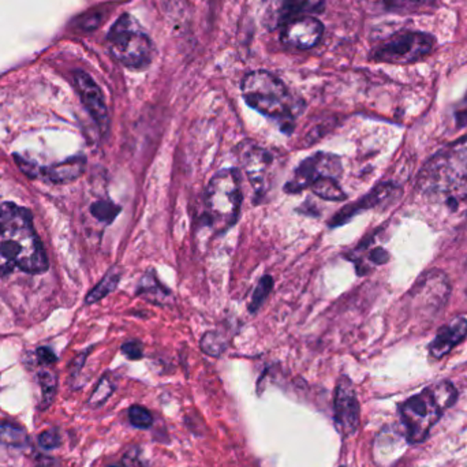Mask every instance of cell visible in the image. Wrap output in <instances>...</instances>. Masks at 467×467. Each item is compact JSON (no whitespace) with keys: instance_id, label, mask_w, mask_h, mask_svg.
Listing matches in <instances>:
<instances>
[{"instance_id":"obj_2","label":"cell","mask_w":467,"mask_h":467,"mask_svg":"<svg viewBox=\"0 0 467 467\" xmlns=\"http://www.w3.org/2000/svg\"><path fill=\"white\" fill-rule=\"evenodd\" d=\"M420 191L457 207L467 199V136L439 150L422 169Z\"/></svg>"},{"instance_id":"obj_23","label":"cell","mask_w":467,"mask_h":467,"mask_svg":"<svg viewBox=\"0 0 467 467\" xmlns=\"http://www.w3.org/2000/svg\"><path fill=\"white\" fill-rule=\"evenodd\" d=\"M272 288H274V279L269 275H265V276L261 277L258 285H255L254 293L252 296V301L249 304V312L255 313L258 312L261 306H263L264 302L268 298L269 294H271Z\"/></svg>"},{"instance_id":"obj_9","label":"cell","mask_w":467,"mask_h":467,"mask_svg":"<svg viewBox=\"0 0 467 467\" xmlns=\"http://www.w3.org/2000/svg\"><path fill=\"white\" fill-rule=\"evenodd\" d=\"M236 155L253 191L257 197L264 196L268 189L269 171L274 163V156L265 148L253 141L241 142L236 148Z\"/></svg>"},{"instance_id":"obj_24","label":"cell","mask_w":467,"mask_h":467,"mask_svg":"<svg viewBox=\"0 0 467 467\" xmlns=\"http://www.w3.org/2000/svg\"><path fill=\"white\" fill-rule=\"evenodd\" d=\"M90 213L99 222L109 224L119 215L120 207L112 202H109V200H100V202H96L95 204H92Z\"/></svg>"},{"instance_id":"obj_30","label":"cell","mask_w":467,"mask_h":467,"mask_svg":"<svg viewBox=\"0 0 467 467\" xmlns=\"http://www.w3.org/2000/svg\"><path fill=\"white\" fill-rule=\"evenodd\" d=\"M394 7H420V5H428L435 0H389Z\"/></svg>"},{"instance_id":"obj_19","label":"cell","mask_w":467,"mask_h":467,"mask_svg":"<svg viewBox=\"0 0 467 467\" xmlns=\"http://www.w3.org/2000/svg\"><path fill=\"white\" fill-rule=\"evenodd\" d=\"M29 438L26 431L14 422H0V444L14 449H22L26 446Z\"/></svg>"},{"instance_id":"obj_18","label":"cell","mask_w":467,"mask_h":467,"mask_svg":"<svg viewBox=\"0 0 467 467\" xmlns=\"http://www.w3.org/2000/svg\"><path fill=\"white\" fill-rule=\"evenodd\" d=\"M120 276H122V271H120L118 266H112V268L107 272L106 276L100 280V283L88 294L85 302H87V304H95V302L100 301L104 296H109V293H112V291L117 288Z\"/></svg>"},{"instance_id":"obj_17","label":"cell","mask_w":467,"mask_h":467,"mask_svg":"<svg viewBox=\"0 0 467 467\" xmlns=\"http://www.w3.org/2000/svg\"><path fill=\"white\" fill-rule=\"evenodd\" d=\"M323 5L324 0H285L282 7H280L277 19L287 24L291 19H294V16H304V14L307 11H320Z\"/></svg>"},{"instance_id":"obj_31","label":"cell","mask_w":467,"mask_h":467,"mask_svg":"<svg viewBox=\"0 0 467 467\" xmlns=\"http://www.w3.org/2000/svg\"><path fill=\"white\" fill-rule=\"evenodd\" d=\"M369 258L370 261H373L375 264H384L389 261V253L381 249V247H378V249H373L372 252L369 253Z\"/></svg>"},{"instance_id":"obj_7","label":"cell","mask_w":467,"mask_h":467,"mask_svg":"<svg viewBox=\"0 0 467 467\" xmlns=\"http://www.w3.org/2000/svg\"><path fill=\"white\" fill-rule=\"evenodd\" d=\"M435 38L422 32H400L381 43L373 51V59L379 62L408 65L422 59L432 51Z\"/></svg>"},{"instance_id":"obj_34","label":"cell","mask_w":467,"mask_h":467,"mask_svg":"<svg viewBox=\"0 0 467 467\" xmlns=\"http://www.w3.org/2000/svg\"><path fill=\"white\" fill-rule=\"evenodd\" d=\"M343 467V466H342Z\"/></svg>"},{"instance_id":"obj_32","label":"cell","mask_w":467,"mask_h":467,"mask_svg":"<svg viewBox=\"0 0 467 467\" xmlns=\"http://www.w3.org/2000/svg\"><path fill=\"white\" fill-rule=\"evenodd\" d=\"M37 356L38 359H40L44 365H51L57 361V357H55L54 353L47 348H40V350L37 351Z\"/></svg>"},{"instance_id":"obj_12","label":"cell","mask_w":467,"mask_h":467,"mask_svg":"<svg viewBox=\"0 0 467 467\" xmlns=\"http://www.w3.org/2000/svg\"><path fill=\"white\" fill-rule=\"evenodd\" d=\"M323 33L324 25L317 18L304 16L287 22L282 37L283 41L290 46L309 49L317 46Z\"/></svg>"},{"instance_id":"obj_10","label":"cell","mask_w":467,"mask_h":467,"mask_svg":"<svg viewBox=\"0 0 467 467\" xmlns=\"http://www.w3.org/2000/svg\"><path fill=\"white\" fill-rule=\"evenodd\" d=\"M335 424L343 436H353L359 425V403L356 389L348 376H342L337 381L335 394Z\"/></svg>"},{"instance_id":"obj_11","label":"cell","mask_w":467,"mask_h":467,"mask_svg":"<svg viewBox=\"0 0 467 467\" xmlns=\"http://www.w3.org/2000/svg\"><path fill=\"white\" fill-rule=\"evenodd\" d=\"M74 81H76L77 90L81 96L82 103L87 107L89 114L92 115L95 122L103 133L109 130V109H107L106 101H104L103 93L98 87L92 77L84 71H76L74 74Z\"/></svg>"},{"instance_id":"obj_3","label":"cell","mask_w":467,"mask_h":467,"mask_svg":"<svg viewBox=\"0 0 467 467\" xmlns=\"http://www.w3.org/2000/svg\"><path fill=\"white\" fill-rule=\"evenodd\" d=\"M241 88L247 106L276 120L285 134L293 133L296 126L293 99L282 79L269 71L255 70L244 77Z\"/></svg>"},{"instance_id":"obj_1","label":"cell","mask_w":467,"mask_h":467,"mask_svg":"<svg viewBox=\"0 0 467 467\" xmlns=\"http://www.w3.org/2000/svg\"><path fill=\"white\" fill-rule=\"evenodd\" d=\"M47 268L48 261L29 211L13 202L0 205V276L16 269L41 274Z\"/></svg>"},{"instance_id":"obj_8","label":"cell","mask_w":467,"mask_h":467,"mask_svg":"<svg viewBox=\"0 0 467 467\" xmlns=\"http://www.w3.org/2000/svg\"><path fill=\"white\" fill-rule=\"evenodd\" d=\"M343 166L339 156L317 152L305 159L294 172L291 181L285 185V193L296 194L310 188L321 178H337L342 175Z\"/></svg>"},{"instance_id":"obj_14","label":"cell","mask_w":467,"mask_h":467,"mask_svg":"<svg viewBox=\"0 0 467 467\" xmlns=\"http://www.w3.org/2000/svg\"><path fill=\"white\" fill-rule=\"evenodd\" d=\"M391 185H381L379 188L373 189L372 193L368 194L364 199L359 200L357 204L348 205V207L340 210L339 213L335 215V218L329 222V226L337 227L342 226L346 222L350 221L356 213H358L361 210H369V208L376 207L380 204L384 199L391 194Z\"/></svg>"},{"instance_id":"obj_5","label":"cell","mask_w":467,"mask_h":467,"mask_svg":"<svg viewBox=\"0 0 467 467\" xmlns=\"http://www.w3.org/2000/svg\"><path fill=\"white\" fill-rule=\"evenodd\" d=\"M204 219L213 232L224 233L238 221L242 205L241 175L235 169L219 171L208 183Z\"/></svg>"},{"instance_id":"obj_27","label":"cell","mask_w":467,"mask_h":467,"mask_svg":"<svg viewBox=\"0 0 467 467\" xmlns=\"http://www.w3.org/2000/svg\"><path fill=\"white\" fill-rule=\"evenodd\" d=\"M38 444L44 450H54L60 446V436L57 430H47L38 436Z\"/></svg>"},{"instance_id":"obj_15","label":"cell","mask_w":467,"mask_h":467,"mask_svg":"<svg viewBox=\"0 0 467 467\" xmlns=\"http://www.w3.org/2000/svg\"><path fill=\"white\" fill-rule=\"evenodd\" d=\"M137 296H142L145 301L150 302V304L164 305L169 301L171 293L166 285H161V280L156 276L155 271H148L140 282Z\"/></svg>"},{"instance_id":"obj_16","label":"cell","mask_w":467,"mask_h":467,"mask_svg":"<svg viewBox=\"0 0 467 467\" xmlns=\"http://www.w3.org/2000/svg\"><path fill=\"white\" fill-rule=\"evenodd\" d=\"M85 161L81 158H74L65 163L57 164L46 170V177L52 182H67L76 180L84 171Z\"/></svg>"},{"instance_id":"obj_6","label":"cell","mask_w":467,"mask_h":467,"mask_svg":"<svg viewBox=\"0 0 467 467\" xmlns=\"http://www.w3.org/2000/svg\"><path fill=\"white\" fill-rule=\"evenodd\" d=\"M107 40L111 54L126 67L144 68L152 62L155 54L152 40L130 14H123L115 22Z\"/></svg>"},{"instance_id":"obj_26","label":"cell","mask_w":467,"mask_h":467,"mask_svg":"<svg viewBox=\"0 0 467 467\" xmlns=\"http://www.w3.org/2000/svg\"><path fill=\"white\" fill-rule=\"evenodd\" d=\"M129 421L134 428L139 430H148L153 425V416L150 410L142 408V406H131L129 409Z\"/></svg>"},{"instance_id":"obj_25","label":"cell","mask_w":467,"mask_h":467,"mask_svg":"<svg viewBox=\"0 0 467 467\" xmlns=\"http://www.w3.org/2000/svg\"><path fill=\"white\" fill-rule=\"evenodd\" d=\"M114 389L115 386L111 379H109V376H104V378L99 381L98 387H96L95 392H93L88 403H89V406H92V408H100V406H103L104 403L109 400Z\"/></svg>"},{"instance_id":"obj_20","label":"cell","mask_w":467,"mask_h":467,"mask_svg":"<svg viewBox=\"0 0 467 467\" xmlns=\"http://www.w3.org/2000/svg\"><path fill=\"white\" fill-rule=\"evenodd\" d=\"M310 188H312L316 196L327 200V202H345L348 199L345 192L337 183V180H334V178H321L317 182L313 183Z\"/></svg>"},{"instance_id":"obj_28","label":"cell","mask_w":467,"mask_h":467,"mask_svg":"<svg viewBox=\"0 0 467 467\" xmlns=\"http://www.w3.org/2000/svg\"><path fill=\"white\" fill-rule=\"evenodd\" d=\"M122 353L131 361H137L144 357V346L139 340H129L122 346Z\"/></svg>"},{"instance_id":"obj_29","label":"cell","mask_w":467,"mask_h":467,"mask_svg":"<svg viewBox=\"0 0 467 467\" xmlns=\"http://www.w3.org/2000/svg\"><path fill=\"white\" fill-rule=\"evenodd\" d=\"M455 120L460 128H466L467 126V90L462 100L458 103L457 109H455Z\"/></svg>"},{"instance_id":"obj_4","label":"cell","mask_w":467,"mask_h":467,"mask_svg":"<svg viewBox=\"0 0 467 467\" xmlns=\"http://www.w3.org/2000/svg\"><path fill=\"white\" fill-rule=\"evenodd\" d=\"M458 392L449 381L433 384L403 403L400 409L409 443H421L438 424L447 409L457 400Z\"/></svg>"},{"instance_id":"obj_13","label":"cell","mask_w":467,"mask_h":467,"mask_svg":"<svg viewBox=\"0 0 467 467\" xmlns=\"http://www.w3.org/2000/svg\"><path fill=\"white\" fill-rule=\"evenodd\" d=\"M467 337V320L460 317L454 318L451 323L441 327L438 335L430 346L433 358L441 359L446 357L455 346L460 345Z\"/></svg>"},{"instance_id":"obj_22","label":"cell","mask_w":467,"mask_h":467,"mask_svg":"<svg viewBox=\"0 0 467 467\" xmlns=\"http://www.w3.org/2000/svg\"><path fill=\"white\" fill-rule=\"evenodd\" d=\"M38 383L41 387V403L43 409L48 408L57 394V379L51 370H41L38 373Z\"/></svg>"},{"instance_id":"obj_33","label":"cell","mask_w":467,"mask_h":467,"mask_svg":"<svg viewBox=\"0 0 467 467\" xmlns=\"http://www.w3.org/2000/svg\"><path fill=\"white\" fill-rule=\"evenodd\" d=\"M109 467H125V466L115 465V466H109Z\"/></svg>"},{"instance_id":"obj_21","label":"cell","mask_w":467,"mask_h":467,"mask_svg":"<svg viewBox=\"0 0 467 467\" xmlns=\"http://www.w3.org/2000/svg\"><path fill=\"white\" fill-rule=\"evenodd\" d=\"M200 348L210 357H221L229 348V339L223 332L210 331L202 337Z\"/></svg>"}]
</instances>
